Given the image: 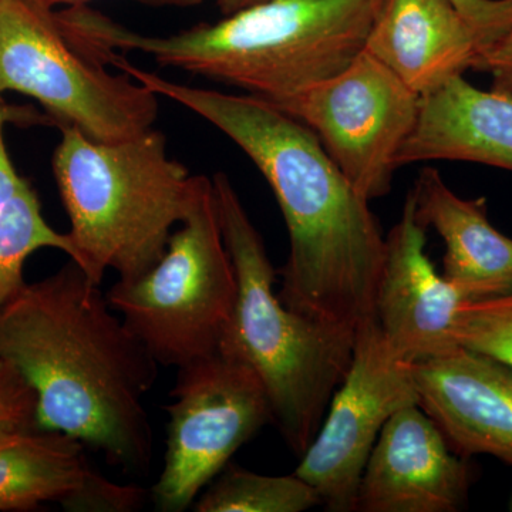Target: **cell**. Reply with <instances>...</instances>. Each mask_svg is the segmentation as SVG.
<instances>
[{"label": "cell", "instance_id": "7", "mask_svg": "<svg viewBox=\"0 0 512 512\" xmlns=\"http://www.w3.org/2000/svg\"><path fill=\"white\" fill-rule=\"evenodd\" d=\"M25 94L57 126L97 141H121L153 128L158 96L127 73L84 55L64 36L52 9L28 0H0V99Z\"/></svg>", "mask_w": 512, "mask_h": 512}, {"label": "cell", "instance_id": "6", "mask_svg": "<svg viewBox=\"0 0 512 512\" xmlns=\"http://www.w3.org/2000/svg\"><path fill=\"white\" fill-rule=\"evenodd\" d=\"M237 293L207 177L163 258L138 278L119 279L106 296L158 365L178 369L220 350Z\"/></svg>", "mask_w": 512, "mask_h": 512}, {"label": "cell", "instance_id": "1", "mask_svg": "<svg viewBox=\"0 0 512 512\" xmlns=\"http://www.w3.org/2000/svg\"><path fill=\"white\" fill-rule=\"evenodd\" d=\"M104 62L207 120L264 175L288 228L289 256L278 296L289 309L352 335L376 319L386 237L369 201L311 128L251 94L171 82L117 52L107 53Z\"/></svg>", "mask_w": 512, "mask_h": 512}, {"label": "cell", "instance_id": "14", "mask_svg": "<svg viewBox=\"0 0 512 512\" xmlns=\"http://www.w3.org/2000/svg\"><path fill=\"white\" fill-rule=\"evenodd\" d=\"M480 35L448 0H384L367 52L420 97L476 66Z\"/></svg>", "mask_w": 512, "mask_h": 512}, {"label": "cell", "instance_id": "5", "mask_svg": "<svg viewBox=\"0 0 512 512\" xmlns=\"http://www.w3.org/2000/svg\"><path fill=\"white\" fill-rule=\"evenodd\" d=\"M211 180L238 286L220 350L255 370L268 394L272 421L293 453L302 456L348 373L356 335L292 311L279 299L264 239L238 192L225 173Z\"/></svg>", "mask_w": 512, "mask_h": 512}, {"label": "cell", "instance_id": "17", "mask_svg": "<svg viewBox=\"0 0 512 512\" xmlns=\"http://www.w3.org/2000/svg\"><path fill=\"white\" fill-rule=\"evenodd\" d=\"M82 441L29 427L0 437V512L70 507L94 473Z\"/></svg>", "mask_w": 512, "mask_h": 512}, {"label": "cell", "instance_id": "25", "mask_svg": "<svg viewBox=\"0 0 512 512\" xmlns=\"http://www.w3.org/2000/svg\"><path fill=\"white\" fill-rule=\"evenodd\" d=\"M28 2L37 3V5L46 6L52 9L55 5H86L89 0H28ZM138 2L147 3V5L157 6H177V8H191V6L200 5L204 0H138Z\"/></svg>", "mask_w": 512, "mask_h": 512}, {"label": "cell", "instance_id": "22", "mask_svg": "<svg viewBox=\"0 0 512 512\" xmlns=\"http://www.w3.org/2000/svg\"><path fill=\"white\" fill-rule=\"evenodd\" d=\"M146 491L136 485L111 483L94 471L67 511L128 512L143 504Z\"/></svg>", "mask_w": 512, "mask_h": 512}, {"label": "cell", "instance_id": "18", "mask_svg": "<svg viewBox=\"0 0 512 512\" xmlns=\"http://www.w3.org/2000/svg\"><path fill=\"white\" fill-rule=\"evenodd\" d=\"M22 117L0 99V309L26 284L23 268L30 255L43 248L74 255L69 235L47 224L36 191L10 160L3 131Z\"/></svg>", "mask_w": 512, "mask_h": 512}, {"label": "cell", "instance_id": "11", "mask_svg": "<svg viewBox=\"0 0 512 512\" xmlns=\"http://www.w3.org/2000/svg\"><path fill=\"white\" fill-rule=\"evenodd\" d=\"M426 232L409 192L402 217L386 237L376 320L390 350L410 365L458 346V316L470 302L431 264Z\"/></svg>", "mask_w": 512, "mask_h": 512}, {"label": "cell", "instance_id": "9", "mask_svg": "<svg viewBox=\"0 0 512 512\" xmlns=\"http://www.w3.org/2000/svg\"><path fill=\"white\" fill-rule=\"evenodd\" d=\"M420 99L365 49L339 73L275 106L311 128L349 183L370 202L392 188L400 168L397 157L416 126Z\"/></svg>", "mask_w": 512, "mask_h": 512}, {"label": "cell", "instance_id": "4", "mask_svg": "<svg viewBox=\"0 0 512 512\" xmlns=\"http://www.w3.org/2000/svg\"><path fill=\"white\" fill-rule=\"evenodd\" d=\"M59 128L53 174L69 215L72 261L97 285L107 269L119 279L146 274L163 258L171 229L188 217L207 177L168 156L167 138L154 128L111 143Z\"/></svg>", "mask_w": 512, "mask_h": 512}, {"label": "cell", "instance_id": "16", "mask_svg": "<svg viewBox=\"0 0 512 512\" xmlns=\"http://www.w3.org/2000/svg\"><path fill=\"white\" fill-rule=\"evenodd\" d=\"M417 221L446 245L443 275L470 302L512 292V239L488 220L485 198L466 200L437 168L420 171L410 190Z\"/></svg>", "mask_w": 512, "mask_h": 512}, {"label": "cell", "instance_id": "24", "mask_svg": "<svg viewBox=\"0 0 512 512\" xmlns=\"http://www.w3.org/2000/svg\"><path fill=\"white\" fill-rule=\"evenodd\" d=\"M474 70L491 77V90L512 97V26L493 42L481 47Z\"/></svg>", "mask_w": 512, "mask_h": 512}, {"label": "cell", "instance_id": "19", "mask_svg": "<svg viewBox=\"0 0 512 512\" xmlns=\"http://www.w3.org/2000/svg\"><path fill=\"white\" fill-rule=\"evenodd\" d=\"M322 505L301 477L261 476L228 464L192 505L195 512H301Z\"/></svg>", "mask_w": 512, "mask_h": 512}, {"label": "cell", "instance_id": "10", "mask_svg": "<svg viewBox=\"0 0 512 512\" xmlns=\"http://www.w3.org/2000/svg\"><path fill=\"white\" fill-rule=\"evenodd\" d=\"M419 404L412 365L399 359L376 319L356 330L352 362L295 474L328 511H356L360 478L390 417Z\"/></svg>", "mask_w": 512, "mask_h": 512}, {"label": "cell", "instance_id": "20", "mask_svg": "<svg viewBox=\"0 0 512 512\" xmlns=\"http://www.w3.org/2000/svg\"><path fill=\"white\" fill-rule=\"evenodd\" d=\"M457 345L491 357L512 370V292L464 303Z\"/></svg>", "mask_w": 512, "mask_h": 512}, {"label": "cell", "instance_id": "8", "mask_svg": "<svg viewBox=\"0 0 512 512\" xmlns=\"http://www.w3.org/2000/svg\"><path fill=\"white\" fill-rule=\"evenodd\" d=\"M170 396L164 468L151 497L158 511L183 512L272 412L255 370L222 350L178 367Z\"/></svg>", "mask_w": 512, "mask_h": 512}, {"label": "cell", "instance_id": "12", "mask_svg": "<svg viewBox=\"0 0 512 512\" xmlns=\"http://www.w3.org/2000/svg\"><path fill=\"white\" fill-rule=\"evenodd\" d=\"M419 404L384 424L357 490L356 511L454 512L467 500L470 471Z\"/></svg>", "mask_w": 512, "mask_h": 512}, {"label": "cell", "instance_id": "15", "mask_svg": "<svg viewBox=\"0 0 512 512\" xmlns=\"http://www.w3.org/2000/svg\"><path fill=\"white\" fill-rule=\"evenodd\" d=\"M440 160L512 171V97L477 89L464 76L421 97L416 126L397 164Z\"/></svg>", "mask_w": 512, "mask_h": 512}, {"label": "cell", "instance_id": "21", "mask_svg": "<svg viewBox=\"0 0 512 512\" xmlns=\"http://www.w3.org/2000/svg\"><path fill=\"white\" fill-rule=\"evenodd\" d=\"M37 397L8 360L0 359V437L35 427Z\"/></svg>", "mask_w": 512, "mask_h": 512}, {"label": "cell", "instance_id": "3", "mask_svg": "<svg viewBox=\"0 0 512 512\" xmlns=\"http://www.w3.org/2000/svg\"><path fill=\"white\" fill-rule=\"evenodd\" d=\"M384 0H265L174 35L151 36L74 8L66 30L83 52H140L173 67L282 103L352 63Z\"/></svg>", "mask_w": 512, "mask_h": 512}, {"label": "cell", "instance_id": "23", "mask_svg": "<svg viewBox=\"0 0 512 512\" xmlns=\"http://www.w3.org/2000/svg\"><path fill=\"white\" fill-rule=\"evenodd\" d=\"M474 26L483 46L512 26V0H448Z\"/></svg>", "mask_w": 512, "mask_h": 512}, {"label": "cell", "instance_id": "2", "mask_svg": "<svg viewBox=\"0 0 512 512\" xmlns=\"http://www.w3.org/2000/svg\"><path fill=\"white\" fill-rule=\"evenodd\" d=\"M0 359L35 390L37 427L96 448L110 466L148 471L144 397L158 363L80 265L23 285L0 309Z\"/></svg>", "mask_w": 512, "mask_h": 512}, {"label": "cell", "instance_id": "13", "mask_svg": "<svg viewBox=\"0 0 512 512\" xmlns=\"http://www.w3.org/2000/svg\"><path fill=\"white\" fill-rule=\"evenodd\" d=\"M419 406L451 446L512 467V370L463 346L413 363Z\"/></svg>", "mask_w": 512, "mask_h": 512}, {"label": "cell", "instance_id": "26", "mask_svg": "<svg viewBox=\"0 0 512 512\" xmlns=\"http://www.w3.org/2000/svg\"><path fill=\"white\" fill-rule=\"evenodd\" d=\"M261 2H265V0H217V6L220 9L221 15L228 16L231 13L238 12V10Z\"/></svg>", "mask_w": 512, "mask_h": 512}]
</instances>
